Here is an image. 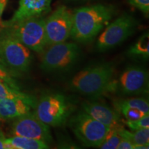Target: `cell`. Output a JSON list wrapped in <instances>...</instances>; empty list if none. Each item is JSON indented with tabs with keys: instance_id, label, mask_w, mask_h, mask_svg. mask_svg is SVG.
Masks as SVG:
<instances>
[{
	"instance_id": "cell-1",
	"label": "cell",
	"mask_w": 149,
	"mask_h": 149,
	"mask_svg": "<svg viewBox=\"0 0 149 149\" xmlns=\"http://www.w3.org/2000/svg\"><path fill=\"white\" fill-rule=\"evenodd\" d=\"M113 15V7L104 4L76 9L72 13V25L70 37L81 44L91 42L109 24Z\"/></svg>"
},
{
	"instance_id": "cell-2",
	"label": "cell",
	"mask_w": 149,
	"mask_h": 149,
	"mask_svg": "<svg viewBox=\"0 0 149 149\" xmlns=\"http://www.w3.org/2000/svg\"><path fill=\"white\" fill-rule=\"evenodd\" d=\"M115 68L112 63L96 64L77 72L70 79L69 87L84 95L97 97L111 91Z\"/></svg>"
},
{
	"instance_id": "cell-3",
	"label": "cell",
	"mask_w": 149,
	"mask_h": 149,
	"mask_svg": "<svg viewBox=\"0 0 149 149\" xmlns=\"http://www.w3.org/2000/svg\"><path fill=\"white\" fill-rule=\"evenodd\" d=\"M45 19L33 17L4 26L3 34L18 40L30 50L42 53L47 46L44 29Z\"/></svg>"
},
{
	"instance_id": "cell-4",
	"label": "cell",
	"mask_w": 149,
	"mask_h": 149,
	"mask_svg": "<svg viewBox=\"0 0 149 149\" xmlns=\"http://www.w3.org/2000/svg\"><path fill=\"white\" fill-rule=\"evenodd\" d=\"M35 114L48 126L57 127L67 122L73 107L66 97L60 93L46 94L36 102Z\"/></svg>"
},
{
	"instance_id": "cell-5",
	"label": "cell",
	"mask_w": 149,
	"mask_h": 149,
	"mask_svg": "<svg viewBox=\"0 0 149 149\" xmlns=\"http://www.w3.org/2000/svg\"><path fill=\"white\" fill-rule=\"evenodd\" d=\"M42 53L41 69L48 72H63L77 62L80 50L74 42H61L48 46Z\"/></svg>"
},
{
	"instance_id": "cell-6",
	"label": "cell",
	"mask_w": 149,
	"mask_h": 149,
	"mask_svg": "<svg viewBox=\"0 0 149 149\" xmlns=\"http://www.w3.org/2000/svg\"><path fill=\"white\" fill-rule=\"evenodd\" d=\"M70 129L84 146L98 147L103 142L110 129L84 111H80L70 117Z\"/></svg>"
},
{
	"instance_id": "cell-7",
	"label": "cell",
	"mask_w": 149,
	"mask_h": 149,
	"mask_svg": "<svg viewBox=\"0 0 149 149\" xmlns=\"http://www.w3.org/2000/svg\"><path fill=\"white\" fill-rule=\"evenodd\" d=\"M1 59L7 68L19 75L29 69L33 56L31 50L13 37H0Z\"/></svg>"
},
{
	"instance_id": "cell-8",
	"label": "cell",
	"mask_w": 149,
	"mask_h": 149,
	"mask_svg": "<svg viewBox=\"0 0 149 149\" xmlns=\"http://www.w3.org/2000/svg\"><path fill=\"white\" fill-rule=\"evenodd\" d=\"M135 19L128 14H124L107 26L97 42L98 51L104 52L116 47L124 42L135 31Z\"/></svg>"
},
{
	"instance_id": "cell-9",
	"label": "cell",
	"mask_w": 149,
	"mask_h": 149,
	"mask_svg": "<svg viewBox=\"0 0 149 149\" xmlns=\"http://www.w3.org/2000/svg\"><path fill=\"white\" fill-rule=\"evenodd\" d=\"M148 72L140 66H130L120 74L117 80H113L111 91L123 95H140L148 93Z\"/></svg>"
},
{
	"instance_id": "cell-10",
	"label": "cell",
	"mask_w": 149,
	"mask_h": 149,
	"mask_svg": "<svg viewBox=\"0 0 149 149\" xmlns=\"http://www.w3.org/2000/svg\"><path fill=\"white\" fill-rule=\"evenodd\" d=\"M72 12L65 6L57 8L45 19L44 29L47 46L66 42L70 36Z\"/></svg>"
},
{
	"instance_id": "cell-11",
	"label": "cell",
	"mask_w": 149,
	"mask_h": 149,
	"mask_svg": "<svg viewBox=\"0 0 149 149\" xmlns=\"http://www.w3.org/2000/svg\"><path fill=\"white\" fill-rule=\"evenodd\" d=\"M11 127L14 136L37 139L49 144L53 141L49 126L30 113L15 118Z\"/></svg>"
},
{
	"instance_id": "cell-12",
	"label": "cell",
	"mask_w": 149,
	"mask_h": 149,
	"mask_svg": "<svg viewBox=\"0 0 149 149\" xmlns=\"http://www.w3.org/2000/svg\"><path fill=\"white\" fill-rule=\"evenodd\" d=\"M53 0H19V7L13 17L3 23V26L33 17H41L51 10Z\"/></svg>"
},
{
	"instance_id": "cell-13",
	"label": "cell",
	"mask_w": 149,
	"mask_h": 149,
	"mask_svg": "<svg viewBox=\"0 0 149 149\" xmlns=\"http://www.w3.org/2000/svg\"><path fill=\"white\" fill-rule=\"evenodd\" d=\"M36 100L26 98L4 99L0 100V120H9L27 114L35 107Z\"/></svg>"
},
{
	"instance_id": "cell-14",
	"label": "cell",
	"mask_w": 149,
	"mask_h": 149,
	"mask_svg": "<svg viewBox=\"0 0 149 149\" xmlns=\"http://www.w3.org/2000/svg\"><path fill=\"white\" fill-rule=\"evenodd\" d=\"M84 111L98 122L110 128L120 126L119 112L100 102H85L83 104Z\"/></svg>"
},
{
	"instance_id": "cell-15",
	"label": "cell",
	"mask_w": 149,
	"mask_h": 149,
	"mask_svg": "<svg viewBox=\"0 0 149 149\" xmlns=\"http://www.w3.org/2000/svg\"><path fill=\"white\" fill-rule=\"evenodd\" d=\"M7 149H46L49 148L47 143L37 139L13 136L6 139Z\"/></svg>"
},
{
	"instance_id": "cell-16",
	"label": "cell",
	"mask_w": 149,
	"mask_h": 149,
	"mask_svg": "<svg viewBox=\"0 0 149 149\" xmlns=\"http://www.w3.org/2000/svg\"><path fill=\"white\" fill-rule=\"evenodd\" d=\"M128 55L133 59L146 60L149 57V35L145 33L137 42L130 46L127 51Z\"/></svg>"
},
{
	"instance_id": "cell-17",
	"label": "cell",
	"mask_w": 149,
	"mask_h": 149,
	"mask_svg": "<svg viewBox=\"0 0 149 149\" xmlns=\"http://www.w3.org/2000/svg\"><path fill=\"white\" fill-rule=\"evenodd\" d=\"M119 134L133 144L134 148L140 145H149V128H140L130 132L124 128H119Z\"/></svg>"
},
{
	"instance_id": "cell-18",
	"label": "cell",
	"mask_w": 149,
	"mask_h": 149,
	"mask_svg": "<svg viewBox=\"0 0 149 149\" xmlns=\"http://www.w3.org/2000/svg\"><path fill=\"white\" fill-rule=\"evenodd\" d=\"M29 95L22 92L15 81L0 79V100L4 99L26 98Z\"/></svg>"
},
{
	"instance_id": "cell-19",
	"label": "cell",
	"mask_w": 149,
	"mask_h": 149,
	"mask_svg": "<svg viewBox=\"0 0 149 149\" xmlns=\"http://www.w3.org/2000/svg\"><path fill=\"white\" fill-rule=\"evenodd\" d=\"M120 128V126L110 128L106 138L98 148L102 149H116L122 139V137L119 134Z\"/></svg>"
},
{
	"instance_id": "cell-20",
	"label": "cell",
	"mask_w": 149,
	"mask_h": 149,
	"mask_svg": "<svg viewBox=\"0 0 149 149\" xmlns=\"http://www.w3.org/2000/svg\"><path fill=\"white\" fill-rule=\"evenodd\" d=\"M116 103L127 106L128 107L136 109L142 112L145 115L149 114V103L148 101L144 98L134 97L128 98L117 101Z\"/></svg>"
},
{
	"instance_id": "cell-21",
	"label": "cell",
	"mask_w": 149,
	"mask_h": 149,
	"mask_svg": "<svg viewBox=\"0 0 149 149\" xmlns=\"http://www.w3.org/2000/svg\"><path fill=\"white\" fill-rule=\"evenodd\" d=\"M115 107L126 117V120L129 121L137 120L145 115L139 110L128 107L127 106L123 105V104L115 103Z\"/></svg>"
},
{
	"instance_id": "cell-22",
	"label": "cell",
	"mask_w": 149,
	"mask_h": 149,
	"mask_svg": "<svg viewBox=\"0 0 149 149\" xmlns=\"http://www.w3.org/2000/svg\"><path fill=\"white\" fill-rule=\"evenodd\" d=\"M126 125L128 128L132 130H136L140 129V128H149V116L148 115H144L141 118L137 120L129 121L127 120L126 122Z\"/></svg>"
},
{
	"instance_id": "cell-23",
	"label": "cell",
	"mask_w": 149,
	"mask_h": 149,
	"mask_svg": "<svg viewBox=\"0 0 149 149\" xmlns=\"http://www.w3.org/2000/svg\"><path fill=\"white\" fill-rule=\"evenodd\" d=\"M128 2L130 5L139 9L144 15H148L149 0H128Z\"/></svg>"
},
{
	"instance_id": "cell-24",
	"label": "cell",
	"mask_w": 149,
	"mask_h": 149,
	"mask_svg": "<svg viewBox=\"0 0 149 149\" xmlns=\"http://www.w3.org/2000/svg\"><path fill=\"white\" fill-rule=\"evenodd\" d=\"M17 76V74L7 68L2 61H0V79L6 81H15L13 77Z\"/></svg>"
},
{
	"instance_id": "cell-25",
	"label": "cell",
	"mask_w": 149,
	"mask_h": 149,
	"mask_svg": "<svg viewBox=\"0 0 149 149\" xmlns=\"http://www.w3.org/2000/svg\"><path fill=\"white\" fill-rule=\"evenodd\" d=\"M117 149H134V146L128 139L122 137L120 144L117 146Z\"/></svg>"
},
{
	"instance_id": "cell-26",
	"label": "cell",
	"mask_w": 149,
	"mask_h": 149,
	"mask_svg": "<svg viewBox=\"0 0 149 149\" xmlns=\"http://www.w3.org/2000/svg\"><path fill=\"white\" fill-rule=\"evenodd\" d=\"M0 149H7L6 138L1 130H0Z\"/></svg>"
},
{
	"instance_id": "cell-27",
	"label": "cell",
	"mask_w": 149,
	"mask_h": 149,
	"mask_svg": "<svg viewBox=\"0 0 149 149\" xmlns=\"http://www.w3.org/2000/svg\"><path fill=\"white\" fill-rule=\"evenodd\" d=\"M8 0H0V17L2 15L3 10L6 8V6L7 4Z\"/></svg>"
},
{
	"instance_id": "cell-28",
	"label": "cell",
	"mask_w": 149,
	"mask_h": 149,
	"mask_svg": "<svg viewBox=\"0 0 149 149\" xmlns=\"http://www.w3.org/2000/svg\"><path fill=\"white\" fill-rule=\"evenodd\" d=\"M0 61H1V44H0Z\"/></svg>"
}]
</instances>
